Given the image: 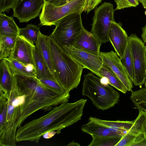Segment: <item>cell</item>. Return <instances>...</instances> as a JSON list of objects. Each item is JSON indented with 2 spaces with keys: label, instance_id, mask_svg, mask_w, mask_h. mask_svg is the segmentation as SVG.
Listing matches in <instances>:
<instances>
[{
  "label": "cell",
  "instance_id": "1",
  "mask_svg": "<svg viewBox=\"0 0 146 146\" xmlns=\"http://www.w3.org/2000/svg\"><path fill=\"white\" fill-rule=\"evenodd\" d=\"M87 100L66 102L54 107L46 115L21 125L17 129V142H38L42 136L49 139L81 120Z\"/></svg>",
  "mask_w": 146,
  "mask_h": 146
},
{
  "label": "cell",
  "instance_id": "2",
  "mask_svg": "<svg viewBox=\"0 0 146 146\" xmlns=\"http://www.w3.org/2000/svg\"><path fill=\"white\" fill-rule=\"evenodd\" d=\"M14 75L26 91L25 104L17 123L18 128L35 112L40 110L50 111L66 100L65 95L60 94L45 86L35 77L18 74Z\"/></svg>",
  "mask_w": 146,
  "mask_h": 146
},
{
  "label": "cell",
  "instance_id": "3",
  "mask_svg": "<svg viewBox=\"0 0 146 146\" xmlns=\"http://www.w3.org/2000/svg\"><path fill=\"white\" fill-rule=\"evenodd\" d=\"M48 42L56 79L66 92L70 93L79 84L84 68L49 35Z\"/></svg>",
  "mask_w": 146,
  "mask_h": 146
},
{
  "label": "cell",
  "instance_id": "4",
  "mask_svg": "<svg viewBox=\"0 0 146 146\" xmlns=\"http://www.w3.org/2000/svg\"><path fill=\"white\" fill-rule=\"evenodd\" d=\"M84 76L82 95L90 99L97 108L104 111L118 103L120 95L112 86L102 84L100 78L92 72H88Z\"/></svg>",
  "mask_w": 146,
  "mask_h": 146
},
{
  "label": "cell",
  "instance_id": "5",
  "mask_svg": "<svg viewBox=\"0 0 146 146\" xmlns=\"http://www.w3.org/2000/svg\"><path fill=\"white\" fill-rule=\"evenodd\" d=\"M81 13L76 12L67 15L59 20L50 36L62 48L72 46L76 37L84 27Z\"/></svg>",
  "mask_w": 146,
  "mask_h": 146
},
{
  "label": "cell",
  "instance_id": "6",
  "mask_svg": "<svg viewBox=\"0 0 146 146\" xmlns=\"http://www.w3.org/2000/svg\"><path fill=\"white\" fill-rule=\"evenodd\" d=\"M85 2L86 0H72L58 7L45 2L39 16L40 25L46 26L55 25L59 20L67 15L76 12L82 13Z\"/></svg>",
  "mask_w": 146,
  "mask_h": 146
},
{
  "label": "cell",
  "instance_id": "7",
  "mask_svg": "<svg viewBox=\"0 0 146 146\" xmlns=\"http://www.w3.org/2000/svg\"><path fill=\"white\" fill-rule=\"evenodd\" d=\"M113 5L105 2L94 10L91 32L102 44L109 42L108 36L111 22L114 20Z\"/></svg>",
  "mask_w": 146,
  "mask_h": 146
},
{
  "label": "cell",
  "instance_id": "8",
  "mask_svg": "<svg viewBox=\"0 0 146 146\" xmlns=\"http://www.w3.org/2000/svg\"><path fill=\"white\" fill-rule=\"evenodd\" d=\"M133 58L135 86L144 84L146 79V53L144 43L136 34L129 36Z\"/></svg>",
  "mask_w": 146,
  "mask_h": 146
},
{
  "label": "cell",
  "instance_id": "9",
  "mask_svg": "<svg viewBox=\"0 0 146 146\" xmlns=\"http://www.w3.org/2000/svg\"><path fill=\"white\" fill-rule=\"evenodd\" d=\"M62 48L84 68L87 69L97 76L102 77L99 70L103 64L99 56L80 50L72 46H64Z\"/></svg>",
  "mask_w": 146,
  "mask_h": 146
},
{
  "label": "cell",
  "instance_id": "10",
  "mask_svg": "<svg viewBox=\"0 0 146 146\" xmlns=\"http://www.w3.org/2000/svg\"><path fill=\"white\" fill-rule=\"evenodd\" d=\"M44 3V0H17L13 16L20 23L27 22L38 16Z\"/></svg>",
  "mask_w": 146,
  "mask_h": 146
},
{
  "label": "cell",
  "instance_id": "11",
  "mask_svg": "<svg viewBox=\"0 0 146 146\" xmlns=\"http://www.w3.org/2000/svg\"><path fill=\"white\" fill-rule=\"evenodd\" d=\"M99 56L103 65L110 69L119 79L127 91H132L133 83L129 79L118 56L113 50L107 52H100Z\"/></svg>",
  "mask_w": 146,
  "mask_h": 146
},
{
  "label": "cell",
  "instance_id": "12",
  "mask_svg": "<svg viewBox=\"0 0 146 146\" xmlns=\"http://www.w3.org/2000/svg\"><path fill=\"white\" fill-rule=\"evenodd\" d=\"M35 48V44L18 35L9 57L24 64H32L35 66L34 53Z\"/></svg>",
  "mask_w": 146,
  "mask_h": 146
},
{
  "label": "cell",
  "instance_id": "13",
  "mask_svg": "<svg viewBox=\"0 0 146 146\" xmlns=\"http://www.w3.org/2000/svg\"><path fill=\"white\" fill-rule=\"evenodd\" d=\"M108 36L115 51L120 58L123 54L129 42V36L120 23L114 20L111 22Z\"/></svg>",
  "mask_w": 146,
  "mask_h": 146
},
{
  "label": "cell",
  "instance_id": "14",
  "mask_svg": "<svg viewBox=\"0 0 146 146\" xmlns=\"http://www.w3.org/2000/svg\"><path fill=\"white\" fill-rule=\"evenodd\" d=\"M102 44L84 28L76 37L72 46L80 50L99 56Z\"/></svg>",
  "mask_w": 146,
  "mask_h": 146
},
{
  "label": "cell",
  "instance_id": "15",
  "mask_svg": "<svg viewBox=\"0 0 146 146\" xmlns=\"http://www.w3.org/2000/svg\"><path fill=\"white\" fill-rule=\"evenodd\" d=\"M14 74L7 61L1 60L0 64V96L8 99L11 90Z\"/></svg>",
  "mask_w": 146,
  "mask_h": 146
},
{
  "label": "cell",
  "instance_id": "16",
  "mask_svg": "<svg viewBox=\"0 0 146 146\" xmlns=\"http://www.w3.org/2000/svg\"><path fill=\"white\" fill-rule=\"evenodd\" d=\"M48 37V36L42 34L40 32L35 45L36 49L56 79L55 70L52 62Z\"/></svg>",
  "mask_w": 146,
  "mask_h": 146
},
{
  "label": "cell",
  "instance_id": "17",
  "mask_svg": "<svg viewBox=\"0 0 146 146\" xmlns=\"http://www.w3.org/2000/svg\"><path fill=\"white\" fill-rule=\"evenodd\" d=\"M81 130L92 138L104 137H122L111 131L106 127L94 121L89 120L81 127Z\"/></svg>",
  "mask_w": 146,
  "mask_h": 146
},
{
  "label": "cell",
  "instance_id": "18",
  "mask_svg": "<svg viewBox=\"0 0 146 146\" xmlns=\"http://www.w3.org/2000/svg\"><path fill=\"white\" fill-rule=\"evenodd\" d=\"M89 120L94 121L106 127L111 131L122 136L126 134L134 123L133 121H110L90 117Z\"/></svg>",
  "mask_w": 146,
  "mask_h": 146
},
{
  "label": "cell",
  "instance_id": "19",
  "mask_svg": "<svg viewBox=\"0 0 146 146\" xmlns=\"http://www.w3.org/2000/svg\"><path fill=\"white\" fill-rule=\"evenodd\" d=\"M19 29L13 17L0 13V36H17Z\"/></svg>",
  "mask_w": 146,
  "mask_h": 146
},
{
  "label": "cell",
  "instance_id": "20",
  "mask_svg": "<svg viewBox=\"0 0 146 146\" xmlns=\"http://www.w3.org/2000/svg\"><path fill=\"white\" fill-rule=\"evenodd\" d=\"M5 59L14 74L36 77L35 67L34 65L30 64H25L9 57Z\"/></svg>",
  "mask_w": 146,
  "mask_h": 146
},
{
  "label": "cell",
  "instance_id": "21",
  "mask_svg": "<svg viewBox=\"0 0 146 146\" xmlns=\"http://www.w3.org/2000/svg\"><path fill=\"white\" fill-rule=\"evenodd\" d=\"M34 56L36 69L35 77L38 80L51 79L56 80L36 48Z\"/></svg>",
  "mask_w": 146,
  "mask_h": 146
},
{
  "label": "cell",
  "instance_id": "22",
  "mask_svg": "<svg viewBox=\"0 0 146 146\" xmlns=\"http://www.w3.org/2000/svg\"><path fill=\"white\" fill-rule=\"evenodd\" d=\"M102 77H105L108 78L109 84L124 94L127 90L122 82L117 76L110 69L103 65L99 70Z\"/></svg>",
  "mask_w": 146,
  "mask_h": 146
},
{
  "label": "cell",
  "instance_id": "23",
  "mask_svg": "<svg viewBox=\"0 0 146 146\" xmlns=\"http://www.w3.org/2000/svg\"><path fill=\"white\" fill-rule=\"evenodd\" d=\"M119 58L129 77L133 83L134 81L135 73L133 58L129 40L123 54Z\"/></svg>",
  "mask_w": 146,
  "mask_h": 146
},
{
  "label": "cell",
  "instance_id": "24",
  "mask_svg": "<svg viewBox=\"0 0 146 146\" xmlns=\"http://www.w3.org/2000/svg\"><path fill=\"white\" fill-rule=\"evenodd\" d=\"M17 36H0V59L7 58L13 49Z\"/></svg>",
  "mask_w": 146,
  "mask_h": 146
},
{
  "label": "cell",
  "instance_id": "25",
  "mask_svg": "<svg viewBox=\"0 0 146 146\" xmlns=\"http://www.w3.org/2000/svg\"><path fill=\"white\" fill-rule=\"evenodd\" d=\"M40 32L39 28L37 26L27 24L26 27L20 28L19 35L24 37L35 44Z\"/></svg>",
  "mask_w": 146,
  "mask_h": 146
},
{
  "label": "cell",
  "instance_id": "26",
  "mask_svg": "<svg viewBox=\"0 0 146 146\" xmlns=\"http://www.w3.org/2000/svg\"><path fill=\"white\" fill-rule=\"evenodd\" d=\"M121 137H104L92 138L88 146H115Z\"/></svg>",
  "mask_w": 146,
  "mask_h": 146
},
{
  "label": "cell",
  "instance_id": "27",
  "mask_svg": "<svg viewBox=\"0 0 146 146\" xmlns=\"http://www.w3.org/2000/svg\"><path fill=\"white\" fill-rule=\"evenodd\" d=\"M7 104V99L0 96V134L3 132L5 127Z\"/></svg>",
  "mask_w": 146,
  "mask_h": 146
},
{
  "label": "cell",
  "instance_id": "28",
  "mask_svg": "<svg viewBox=\"0 0 146 146\" xmlns=\"http://www.w3.org/2000/svg\"><path fill=\"white\" fill-rule=\"evenodd\" d=\"M38 80L42 84L60 94L63 95L69 93L66 92L55 80L51 79H41Z\"/></svg>",
  "mask_w": 146,
  "mask_h": 146
},
{
  "label": "cell",
  "instance_id": "29",
  "mask_svg": "<svg viewBox=\"0 0 146 146\" xmlns=\"http://www.w3.org/2000/svg\"><path fill=\"white\" fill-rule=\"evenodd\" d=\"M117 5L115 11L125 8L136 7L139 4L138 0H114Z\"/></svg>",
  "mask_w": 146,
  "mask_h": 146
},
{
  "label": "cell",
  "instance_id": "30",
  "mask_svg": "<svg viewBox=\"0 0 146 146\" xmlns=\"http://www.w3.org/2000/svg\"><path fill=\"white\" fill-rule=\"evenodd\" d=\"M17 0H0V13L8 12L13 9Z\"/></svg>",
  "mask_w": 146,
  "mask_h": 146
},
{
  "label": "cell",
  "instance_id": "31",
  "mask_svg": "<svg viewBox=\"0 0 146 146\" xmlns=\"http://www.w3.org/2000/svg\"><path fill=\"white\" fill-rule=\"evenodd\" d=\"M102 0H86L84 11L88 14L95 8Z\"/></svg>",
  "mask_w": 146,
  "mask_h": 146
},
{
  "label": "cell",
  "instance_id": "32",
  "mask_svg": "<svg viewBox=\"0 0 146 146\" xmlns=\"http://www.w3.org/2000/svg\"><path fill=\"white\" fill-rule=\"evenodd\" d=\"M142 32L141 35L143 42L146 44V24L142 28Z\"/></svg>",
  "mask_w": 146,
  "mask_h": 146
},
{
  "label": "cell",
  "instance_id": "33",
  "mask_svg": "<svg viewBox=\"0 0 146 146\" xmlns=\"http://www.w3.org/2000/svg\"><path fill=\"white\" fill-rule=\"evenodd\" d=\"M146 146V138L145 137L142 140L139 141V142L134 144L132 145V146Z\"/></svg>",
  "mask_w": 146,
  "mask_h": 146
},
{
  "label": "cell",
  "instance_id": "34",
  "mask_svg": "<svg viewBox=\"0 0 146 146\" xmlns=\"http://www.w3.org/2000/svg\"><path fill=\"white\" fill-rule=\"evenodd\" d=\"M100 81L103 84L106 85L109 84L108 79L107 78L105 77L100 78Z\"/></svg>",
  "mask_w": 146,
  "mask_h": 146
},
{
  "label": "cell",
  "instance_id": "35",
  "mask_svg": "<svg viewBox=\"0 0 146 146\" xmlns=\"http://www.w3.org/2000/svg\"><path fill=\"white\" fill-rule=\"evenodd\" d=\"M67 146H80V145L77 142H75L73 141L67 145Z\"/></svg>",
  "mask_w": 146,
  "mask_h": 146
},
{
  "label": "cell",
  "instance_id": "36",
  "mask_svg": "<svg viewBox=\"0 0 146 146\" xmlns=\"http://www.w3.org/2000/svg\"><path fill=\"white\" fill-rule=\"evenodd\" d=\"M144 8L146 9V0H138Z\"/></svg>",
  "mask_w": 146,
  "mask_h": 146
},
{
  "label": "cell",
  "instance_id": "37",
  "mask_svg": "<svg viewBox=\"0 0 146 146\" xmlns=\"http://www.w3.org/2000/svg\"><path fill=\"white\" fill-rule=\"evenodd\" d=\"M143 132L144 135L145 137L146 138V120L143 125Z\"/></svg>",
  "mask_w": 146,
  "mask_h": 146
},
{
  "label": "cell",
  "instance_id": "38",
  "mask_svg": "<svg viewBox=\"0 0 146 146\" xmlns=\"http://www.w3.org/2000/svg\"><path fill=\"white\" fill-rule=\"evenodd\" d=\"M45 2H48V3L51 1L52 0H44Z\"/></svg>",
  "mask_w": 146,
  "mask_h": 146
},
{
  "label": "cell",
  "instance_id": "39",
  "mask_svg": "<svg viewBox=\"0 0 146 146\" xmlns=\"http://www.w3.org/2000/svg\"><path fill=\"white\" fill-rule=\"evenodd\" d=\"M144 84L145 85V87L146 88V79L145 81V82L144 83Z\"/></svg>",
  "mask_w": 146,
  "mask_h": 146
},
{
  "label": "cell",
  "instance_id": "40",
  "mask_svg": "<svg viewBox=\"0 0 146 146\" xmlns=\"http://www.w3.org/2000/svg\"><path fill=\"white\" fill-rule=\"evenodd\" d=\"M145 14L146 15V10H145Z\"/></svg>",
  "mask_w": 146,
  "mask_h": 146
},
{
  "label": "cell",
  "instance_id": "41",
  "mask_svg": "<svg viewBox=\"0 0 146 146\" xmlns=\"http://www.w3.org/2000/svg\"><path fill=\"white\" fill-rule=\"evenodd\" d=\"M146 53V46H145V48Z\"/></svg>",
  "mask_w": 146,
  "mask_h": 146
}]
</instances>
